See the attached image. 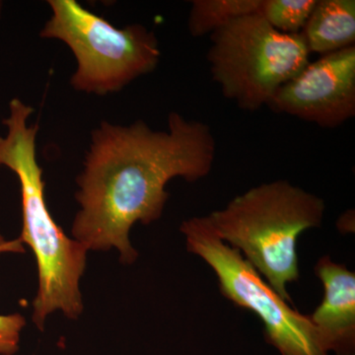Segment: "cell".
I'll list each match as a JSON object with an SVG mask.
<instances>
[{"mask_svg": "<svg viewBox=\"0 0 355 355\" xmlns=\"http://www.w3.org/2000/svg\"><path fill=\"white\" fill-rule=\"evenodd\" d=\"M2 8H3V3L0 1V18H1Z\"/></svg>", "mask_w": 355, "mask_h": 355, "instance_id": "13", "label": "cell"}, {"mask_svg": "<svg viewBox=\"0 0 355 355\" xmlns=\"http://www.w3.org/2000/svg\"><path fill=\"white\" fill-rule=\"evenodd\" d=\"M324 202L279 180L250 189L209 216L217 237L244 254L273 291L291 302L287 284L297 282L299 236L323 221Z\"/></svg>", "mask_w": 355, "mask_h": 355, "instance_id": "3", "label": "cell"}, {"mask_svg": "<svg viewBox=\"0 0 355 355\" xmlns=\"http://www.w3.org/2000/svg\"><path fill=\"white\" fill-rule=\"evenodd\" d=\"M263 0H195L191 2L188 27L198 38L224 27L238 18L260 13Z\"/></svg>", "mask_w": 355, "mask_h": 355, "instance_id": "10", "label": "cell"}, {"mask_svg": "<svg viewBox=\"0 0 355 355\" xmlns=\"http://www.w3.org/2000/svg\"><path fill=\"white\" fill-rule=\"evenodd\" d=\"M207 62L222 94L240 109L268 106L275 92L309 64L302 33L284 34L260 13L233 20L210 35Z\"/></svg>", "mask_w": 355, "mask_h": 355, "instance_id": "5", "label": "cell"}, {"mask_svg": "<svg viewBox=\"0 0 355 355\" xmlns=\"http://www.w3.org/2000/svg\"><path fill=\"white\" fill-rule=\"evenodd\" d=\"M24 252V246L20 239L0 244V254ZM25 324L26 320L22 315H0V355H13L18 352L21 331Z\"/></svg>", "mask_w": 355, "mask_h": 355, "instance_id": "12", "label": "cell"}, {"mask_svg": "<svg viewBox=\"0 0 355 355\" xmlns=\"http://www.w3.org/2000/svg\"><path fill=\"white\" fill-rule=\"evenodd\" d=\"M317 0H263L260 14L273 29L299 34L309 19Z\"/></svg>", "mask_w": 355, "mask_h": 355, "instance_id": "11", "label": "cell"}, {"mask_svg": "<svg viewBox=\"0 0 355 355\" xmlns=\"http://www.w3.org/2000/svg\"><path fill=\"white\" fill-rule=\"evenodd\" d=\"M187 249L212 268L224 297L254 313L265 336L282 355H328L308 315L293 309L273 291L238 250L217 237L209 216L191 217L181 225Z\"/></svg>", "mask_w": 355, "mask_h": 355, "instance_id": "6", "label": "cell"}, {"mask_svg": "<svg viewBox=\"0 0 355 355\" xmlns=\"http://www.w3.org/2000/svg\"><path fill=\"white\" fill-rule=\"evenodd\" d=\"M50 19L40 36L60 40L76 58L72 87L89 94L118 92L158 65L155 34L144 26L116 28L76 0H50Z\"/></svg>", "mask_w": 355, "mask_h": 355, "instance_id": "4", "label": "cell"}, {"mask_svg": "<svg viewBox=\"0 0 355 355\" xmlns=\"http://www.w3.org/2000/svg\"><path fill=\"white\" fill-rule=\"evenodd\" d=\"M216 142L207 123L168 116L167 130L146 123L128 127L103 121L91 135V144L77 178L80 205L71 234L87 251L116 248L125 265L137 261L130 232L135 222L153 223L162 216L174 178L196 182L211 171Z\"/></svg>", "mask_w": 355, "mask_h": 355, "instance_id": "1", "label": "cell"}, {"mask_svg": "<svg viewBox=\"0 0 355 355\" xmlns=\"http://www.w3.org/2000/svg\"><path fill=\"white\" fill-rule=\"evenodd\" d=\"M301 33L310 53L329 55L355 46L354 0H317Z\"/></svg>", "mask_w": 355, "mask_h": 355, "instance_id": "9", "label": "cell"}, {"mask_svg": "<svg viewBox=\"0 0 355 355\" xmlns=\"http://www.w3.org/2000/svg\"><path fill=\"white\" fill-rule=\"evenodd\" d=\"M268 107L326 128L354 118L355 46L310 62L275 92Z\"/></svg>", "mask_w": 355, "mask_h": 355, "instance_id": "7", "label": "cell"}, {"mask_svg": "<svg viewBox=\"0 0 355 355\" xmlns=\"http://www.w3.org/2000/svg\"><path fill=\"white\" fill-rule=\"evenodd\" d=\"M6 242V240L3 239V237H2L1 235H0V244H2V243Z\"/></svg>", "mask_w": 355, "mask_h": 355, "instance_id": "14", "label": "cell"}, {"mask_svg": "<svg viewBox=\"0 0 355 355\" xmlns=\"http://www.w3.org/2000/svg\"><path fill=\"white\" fill-rule=\"evenodd\" d=\"M324 286L321 304L311 315L322 347L327 352L354 355L355 347V275L330 257L320 259L315 268Z\"/></svg>", "mask_w": 355, "mask_h": 355, "instance_id": "8", "label": "cell"}, {"mask_svg": "<svg viewBox=\"0 0 355 355\" xmlns=\"http://www.w3.org/2000/svg\"><path fill=\"white\" fill-rule=\"evenodd\" d=\"M33 113L34 109L18 98L9 103V116L2 121L6 135L0 137V167L15 173L19 181L23 219L19 239L34 252L39 272L32 320L43 331L46 317L55 311L71 320L83 314L79 282L88 251L64 234L46 207L43 169L37 159L38 125H28Z\"/></svg>", "mask_w": 355, "mask_h": 355, "instance_id": "2", "label": "cell"}]
</instances>
